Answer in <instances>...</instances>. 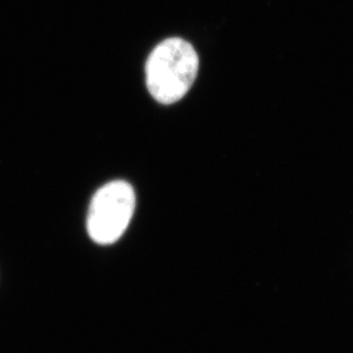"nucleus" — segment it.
<instances>
[{
    "label": "nucleus",
    "instance_id": "nucleus-1",
    "mask_svg": "<svg viewBox=\"0 0 353 353\" xmlns=\"http://www.w3.org/2000/svg\"><path fill=\"white\" fill-rule=\"evenodd\" d=\"M198 67V55L191 43L181 38L163 40L148 59V90L159 103H175L190 90Z\"/></svg>",
    "mask_w": 353,
    "mask_h": 353
},
{
    "label": "nucleus",
    "instance_id": "nucleus-2",
    "mask_svg": "<svg viewBox=\"0 0 353 353\" xmlns=\"http://www.w3.org/2000/svg\"><path fill=\"white\" fill-rule=\"evenodd\" d=\"M135 210V194L130 183L114 181L97 191L90 203L87 230L101 245L114 243L123 236Z\"/></svg>",
    "mask_w": 353,
    "mask_h": 353
}]
</instances>
